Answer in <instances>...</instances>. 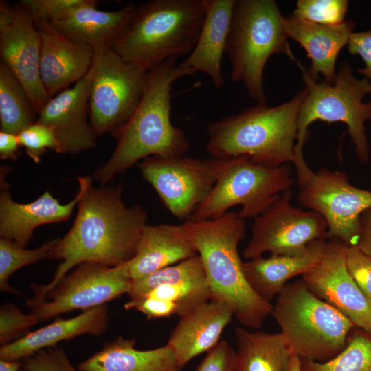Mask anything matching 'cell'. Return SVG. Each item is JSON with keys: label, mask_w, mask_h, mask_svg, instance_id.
<instances>
[{"label": "cell", "mask_w": 371, "mask_h": 371, "mask_svg": "<svg viewBox=\"0 0 371 371\" xmlns=\"http://www.w3.org/2000/svg\"><path fill=\"white\" fill-rule=\"evenodd\" d=\"M284 26L288 38L297 41L306 52L311 65L306 70L316 81L322 74L324 82H335L336 61L342 48L348 45L355 24L350 19L336 25H326L300 19L293 14L284 17Z\"/></svg>", "instance_id": "7402d4cb"}, {"label": "cell", "mask_w": 371, "mask_h": 371, "mask_svg": "<svg viewBox=\"0 0 371 371\" xmlns=\"http://www.w3.org/2000/svg\"><path fill=\"white\" fill-rule=\"evenodd\" d=\"M177 60V57L168 58L147 71L136 109L112 135L117 139L113 154L93 173L102 186L148 157H181L188 151L190 143L184 131L171 122V89L176 80L196 72Z\"/></svg>", "instance_id": "7a4b0ae2"}, {"label": "cell", "mask_w": 371, "mask_h": 371, "mask_svg": "<svg viewBox=\"0 0 371 371\" xmlns=\"http://www.w3.org/2000/svg\"><path fill=\"white\" fill-rule=\"evenodd\" d=\"M300 359V371H371V333L355 332L344 349L328 361Z\"/></svg>", "instance_id": "f546056e"}, {"label": "cell", "mask_w": 371, "mask_h": 371, "mask_svg": "<svg viewBox=\"0 0 371 371\" xmlns=\"http://www.w3.org/2000/svg\"><path fill=\"white\" fill-rule=\"evenodd\" d=\"M307 88L282 104L265 102L210 123L207 150L214 159L247 156L254 162L278 167L295 163L298 115Z\"/></svg>", "instance_id": "277c9868"}, {"label": "cell", "mask_w": 371, "mask_h": 371, "mask_svg": "<svg viewBox=\"0 0 371 371\" xmlns=\"http://www.w3.org/2000/svg\"><path fill=\"white\" fill-rule=\"evenodd\" d=\"M37 113L20 82L0 63V131L19 135L34 124Z\"/></svg>", "instance_id": "f1b7e54d"}, {"label": "cell", "mask_w": 371, "mask_h": 371, "mask_svg": "<svg viewBox=\"0 0 371 371\" xmlns=\"http://www.w3.org/2000/svg\"><path fill=\"white\" fill-rule=\"evenodd\" d=\"M298 66L308 91L298 115L295 167L306 164L302 148L307 139L308 128L315 120L328 123L341 122L346 124L357 157L362 164L368 163L370 146L364 124L371 121V102L363 103V98L370 93L369 82L366 78H357L346 61L341 63L332 85L324 81L316 82L302 65Z\"/></svg>", "instance_id": "ba28073f"}, {"label": "cell", "mask_w": 371, "mask_h": 371, "mask_svg": "<svg viewBox=\"0 0 371 371\" xmlns=\"http://www.w3.org/2000/svg\"><path fill=\"white\" fill-rule=\"evenodd\" d=\"M233 317L226 303L211 299L180 318L166 344L180 368L214 348Z\"/></svg>", "instance_id": "44dd1931"}, {"label": "cell", "mask_w": 371, "mask_h": 371, "mask_svg": "<svg viewBox=\"0 0 371 371\" xmlns=\"http://www.w3.org/2000/svg\"><path fill=\"white\" fill-rule=\"evenodd\" d=\"M146 295L175 302L178 307L177 315L180 318L211 300L207 280L181 281L163 284L155 288Z\"/></svg>", "instance_id": "d6a6232c"}, {"label": "cell", "mask_w": 371, "mask_h": 371, "mask_svg": "<svg viewBox=\"0 0 371 371\" xmlns=\"http://www.w3.org/2000/svg\"><path fill=\"white\" fill-rule=\"evenodd\" d=\"M41 37L32 16L19 3L0 1V56L26 91L38 115L49 100L40 77Z\"/></svg>", "instance_id": "9a60e30c"}, {"label": "cell", "mask_w": 371, "mask_h": 371, "mask_svg": "<svg viewBox=\"0 0 371 371\" xmlns=\"http://www.w3.org/2000/svg\"><path fill=\"white\" fill-rule=\"evenodd\" d=\"M21 146L25 148L27 155L36 164L47 150L58 153L59 147L52 130L47 126L36 122L22 131L19 135Z\"/></svg>", "instance_id": "8d00e7d4"}, {"label": "cell", "mask_w": 371, "mask_h": 371, "mask_svg": "<svg viewBox=\"0 0 371 371\" xmlns=\"http://www.w3.org/2000/svg\"><path fill=\"white\" fill-rule=\"evenodd\" d=\"M284 19L273 0H235L225 46L231 78L242 82L258 103L267 100L263 73L269 58L282 53L296 61Z\"/></svg>", "instance_id": "8992f818"}, {"label": "cell", "mask_w": 371, "mask_h": 371, "mask_svg": "<svg viewBox=\"0 0 371 371\" xmlns=\"http://www.w3.org/2000/svg\"><path fill=\"white\" fill-rule=\"evenodd\" d=\"M216 159V181L190 220L214 219L235 205L242 207L238 212L242 219L254 218L279 198L280 192L295 183L288 164L268 167L247 156Z\"/></svg>", "instance_id": "9c48e42d"}, {"label": "cell", "mask_w": 371, "mask_h": 371, "mask_svg": "<svg viewBox=\"0 0 371 371\" xmlns=\"http://www.w3.org/2000/svg\"><path fill=\"white\" fill-rule=\"evenodd\" d=\"M21 146L17 135L0 131L1 159H16Z\"/></svg>", "instance_id": "ee69618b"}, {"label": "cell", "mask_w": 371, "mask_h": 371, "mask_svg": "<svg viewBox=\"0 0 371 371\" xmlns=\"http://www.w3.org/2000/svg\"><path fill=\"white\" fill-rule=\"evenodd\" d=\"M126 310H137L148 319L169 317L177 314V305L170 300L148 295L130 299L124 305Z\"/></svg>", "instance_id": "ab89813d"}, {"label": "cell", "mask_w": 371, "mask_h": 371, "mask_svg": "<svg viewBox=\"0 0 371 371\" xmlns=\"http://www.w3.org/2000/svg\"><path fill=\"white\" fill-rule=\"evenodd\" d=\"M77 180L80 197L75 221L51 253L50 258L61 262L48 284H31L35 297H43L81 263L115 267L128 262L134 257L147 224V213L140 205H125L120 186L95 188L87 175Z\"/></svg>", "instance_id": "6da1fadb"}, {"label": "cell", "mask_w": 371, "mask_h": 371, "mask_svg": "<svg viewBox=\"0 0 371 371\" xmlns=\"http://www.w3.org/2000/svg\"><path fill=\"white\" fill-rule=\"evenodd\" d=\"M138 167L166 208L183 222L206 200L217 179L214 158L154 156L141 161Z\"/></svg>", "instance_id": "4fadbf2b"}, {"label": "cell", "mask_w": 371, "mask_h": 371, "mask_svg": "<svg viewBox=\"0 0 371 371\" xmlns=\"http://www.w3.org/2000/svg\"><path fill=\"white\" fill-rule=\"evenodd\" d=\"M109 319L106 304L84 311L71 318L57 317L51 324L1 346L0 359L20 361L41 350L56 346L60 341L80 335H102L108 330Z\"/></svg>", "instance_id": "603a6c76"}, {"label": "cell", "mask_w": 371, "mask_h": 371, "mask_svg": "<svg viewBox=\"0 0 371 371\" xmlns=\"http://www.w3.org/2000/svg\"><path fill=\"white\" fill-rule=\"evenodd\" d=\"M198 255L182 224H146L134 257L127 262L132 280Z\"/></svg>", "instance_id": "cb8c5ba5"}, {"label": "cell", "mask_w": 371, "mask_h": 371, "mask_svg": "<svg viewBox=\"0 0 371 371\" xmlns=\"http://www.w3.org/2000/svg\"><path fill=\"white\" fill-rule=\"evenodd\" d=\"M38 318L32 313L24 314L15 304L5 302L0 307V344H9L30 333Z\"/></svg>", "instance_id": "e575fe53"}, {"label": "cell", "mask_w": 371, "mask_h": 371, "mask_svg": "<svg viewBox=\"0 0 371 371\" xmlns=\"http://www.w3.org/2000/svg\"><path fill=\"white\" fill-rule=\"evenodd\" d=\"M205 19L195 47L180 64L202 71L218 89L224 85L221 71L223 53L235 0H203Z\"/></svg>", "instance_id": "484cf974"}, {"label": "cell", "mask_w": 371, "mask_h": 371, "mask_svg": "<svg viewBox=\"0 0 371 371\" xmlns=\"http://www.w3.org/2000/svg\"><path fill=\"white\" fill-rule=\"evenodd\" d=\"M133 280L127 262L109 267L83 262L67 273L42 297L26 302L31 313L44 322L74 310L87 311L128 293Z\"/></svg>", "instance_id": "7c38bea8"}, {"label": "cell", "mask_w": 371, "mask_h": 371, "mask_svg": "<svg viewBox=\"0 0 371 371\" xmlns=\"http://www.w3.org/2000/svg\"><path fill=\"white\" fill-rule=\"evenodd\" d=\"M236 350L226 341H219L200 363L196 371H235Z\"/></svg>", "instance_id": "60d3db41"}, {"label": "cell", "mask_w": 371, "mask_h": 371, "mask_svg": "<svg viewBox=\"0 0 371 371\" xmlns=\"http://www.w3.org/2000/svg\"><path fill=\"white\" fill-rule=\"evenodd\" d=\"M302 278L315 295L345 315L355 326L371 333V300L348 269L344 244L327 242L319 261Z\"/></svg>", "instance_id": "2e32d148"}, {"label": "cell", "mask_w": 371, "mask_h": 371, "mask_svg": "<svg viewBox=\"0 0 371 371\" xmlns=\"http://www.w3.org/2000/svg\"><path fill=\"white\" fill-rule=\"evenodd\" d=\"M89 111L97 136L113 135L129 120L142 98L147 71L112 49L95 52Z\"/></svg>", "instance_id": "30bf717a"}, {"label": "cell", "mask_w": 371, "mask_h": 371, "mask_svg": "<svg viewBox=\"0 0 371 371\" xmlns=\"http://www.w3.org/2000/svg\"><path fill=\"white\" fill-rule=\"evenodd\" d=\"M348 269L364 295L371 300V259L356 246H346Z\"/></svg>", "instance_id": "f35d334b"}, {"label": "cell", "mask_w": 371, "mask_h": 371, "mask_svg": "<svg viewBox=\"0 0 371 371\" xmlns=\"http://www.w3.org/2000/svg\"><path fill=\"white\" fill-rule=\"evenodd\" d=\"M326 240H317L296 254L259 256L243 262L245 278L254 291L270 302L279 295L291 278L303 275L313 268L322 257Z\"/></svg>", "instance_id": "d4e9b609"}, {"label": "cell", "mask_w": 371, "mask_h": 371, "mask_svg": "<svg viewBox=\"0 0 371 371\" xmlns=\"http://www.w3.org/2000/svg\"><path fill=\"white\" fill-rule=\"evenodd\" d=\"M36 27L41 37L40 77L52 98L86 76L95 52L46 27Z\"/></svg>", "instance_id": "ffe728a7"}, {"label": "cell", "mask_w": 371, "mask_h": 371, "mask_svg": "<svg viewBox=\"0 0 371 371\" xmlns=\"http://www.w3.org/2000/svg\"><path fill=\"white\" fill-rule=\"evenodd\" d=\"M235 371H289L293 355L281 333L235 330Z\"/></svg>", "instance_id": "83f0119b"}, {"label": "cell", "mask_w": 371, "mask_h": 371, "mask_svg": "<svg viewBox=\"0 0 371 371\" xmlns=\"http://www.w3.org/2000/svg\"><path fill=\"white\" fill-rule=\"evenodd\" d=\"M58 238L44 243L34 249H26L16 243L0 239V290L19 295L20 292L9 283L10 277L18 269L41 260L50 258L52 251Z\"/></svg>", "instance_id": "1f68e13d"}, {"label": "cell", "mask_w": 371, "mask_h": 371, "mask_svg": "<svg viewBox=\"0 0 371 371\" xmlns=\"http://www.w3.org/2000/svg\"><path fill=\"white\" fill-rule=\"evenodd\" d=\"M297 173L300 205L325 219L329 238L347 247L356 246L359 217L371 207V192L351 185L345 172L326 168L313 172L306 165L297 169Z\"/></svg>", "instance_id": "8fae6325"}, {"label": "cell", "mask_w": 371, "mask_h": 371, "mask_svg": "<svg viewBox=\"0 0 371 371\" xmlns=\"http://www.w3.org/2000/svg\"><path fill=\"white\" fill-rule=\"evenodd\" d=\"M0 180V236L26 247L34 230L38 227L68 220L80 197L78 190L69 203L61 204L46 190L32 202L14 201L5 180V169L1 168Z\"/></svg>", "instance_id": "d6986e66"}, {"label": "cell", "mask_w": 371, "mask_h": 371, "mask_svg": "<svg viewBox=\"0 0 371 371\" xmlns=\"http://www.w3.org/2000/svg\"><path fill=\"white\" fill-rule=\"evenodd\" d=\"M356 247L371 259V207L360 215L359 234Z\"/></svg>", "instance_id": "7bdbcfd3"}, {"label": "cell", "mask_w": 371, "mask_h": 371, "mask_svg": "<svg viewBox=\"0 0 371 371\" xmlns=\"http://www.w3.org/2000/svg\"><path fill=\"white\" fill-rule=\"evenodd\" d=\"M20 371H77L63 348L41 350L22 359Z\"/></svg>", "instance_id": "74e56055"}, {"label": "cell", "mask_w": 371, "mask_h": 371, "mask_svg": "<svg viewBox=\"0 0 371 371\" xmlns=\"http://www.w3.org/2000/svg\"><path fill=\"white\" fill-rule=\"evenodd\" d=\"M293 355L319 362L346 346L353 322L315 295L302 280L286 284L271 313Z\"/></svg>", "instance_id": "52a82bcc"}, {"label": "cell", "mask_w": 371, "mask_h": 371, "mask_svg": "<svg viewBox=\"0 0 371 371\" xmlns=\"http://www.w3.org/2000/svg\"><path fill=\"white\" fill-rule=\"evenodd\" d=\"M136 341L122 336L77 366L78 371H181L172 349L166 344L138 350Z\"/></svg>", "instance_id": "4316f807"}, {"label": "cell", "mask_w": 371, "mask_h": 371, "mask_svg": "<svg viewBox=\"0 0 371 371\" xmlns=\"http://www.w3.org/2000/svg\"><path fill=\"white\" fill-rule=\"evenodd\" d=\"M207 279L199 255L157 271L141 278L133 280L128 293L130 299L142 297L155 288L181 281H199Z\"/></svg>", "instance_id": "4dcf8cb0"}, {"label": "cell", "mask_w": 371, "mask_h": 371, "mask_svg": "<svg viewBox=\"0 0 371 371\" xmlns=\"http://www.w3.org/2000/svg\"><path fill=\"white\" fill-rule=\"evenodd\" d=\"M21 365L20 361L0 359V371H20Z\"/></svg>", "instance_id": "f6af8a7d"}, {"label": "cell", "mask_w": 371, "mask_h": 371, "mask_svg": "<svg viewBox=\"0 0 371 371\" xmlns=\"http://www.w3.org/2000/svg\"><path fill=\"white\" fill-rule=\"evenodd\" d=\"M348 8L347 0H299L293 15L313 23L336 25L346 20Z\"/></svg>", "instance_id": "836d02e7"}, {"label": "cell", "mask_w": 371, "mask_h": 371, "mask_svg": "<svg viewBox=\"0 0 371 371\" xmlns=\"http://www.w3.org/2000/svg\"><path fill=\"white\" fill-rule=\"evenodd\" d=\"M348 49L352 55H359L365 63L363 68L356 71L361 74L371 87V28L359 32H352L348 43ZM371 98V91L370 93Z\"/></svg>", "instance_id": "b9f144b4"}, {"label": "cell", "mask_w": 371, "mask_h": 371, "mask_svg": "<svg viewBox=\"0 0 371 371\" xmlns=\"http://www.w3.org/2000/svg\"><path fill=\"white\" fill-rule=\"evenodd\" d=\"M289 371H300V359L295 355H292Z\"/></svg>", "instance_id": "bcb514c9"}, {"label": "cell", "mask_w": 371, "mask_h": 371, "mask_svg": "<svg viewBox=\"0 0 371 371\" xmlns=\"http://www.w3.org/2000/svg\"><path fill=\"white\" fill-rule=\"evenodd\" d=\"M204 19L203 0H153L137 6L130 27L112 49L148 71L168 58L190 54Z\"/></svg>", "instance_id": "5b68a950"}, {"label": "cell", "mask_w": 371, "mask_h": 371, "mask_svg": "<svg viewBox=\"0 0 371 371\" xmlns=\"http://www.w3.org/2000/svg\"><path fill=\"white\" fill-rule=\"evenodd\" d=\"M89 0H21L36 25L57 21Z\"/></svg>", "instance_id": "d590c367"}, {"label": "cell", "mask_w": 371, "mask_h": 371, "mask_svg": "<svg viewBox=\"0 0 371 371\" xmlns=\"http://www.w3.org/2000/svg\"><path fill=\"white\" fill-rule=\"evenodd\" d=\"M203 262L211 299L226 303L243 326L260 328L273 305L260 297L247 282L238 245L245 236V220L238 212L182 224Z\"/></svg>", "instance_id": "3957f363"}, {"label": "cell", "mask_w": 371, "mask_h": 371, "mask_svg": "<svg viewBox=\"0 0 371 371\" xmlns=\"http://www.w3.org/2000/svg\"><path fill=\"white\" fill-rule=\"evenodd\" d=\"M292 190H285L262 213L254 218L251 236L243 256L254 259L265 252L296 254L308 245L329 238L328 225L317 212L304 211L291 204Z\"/></svg>", "instance_id": "5bb4252c"}, {"label": "cell", "mask_w": 371, "mask_h": 371, "mask_svg": "<svg viewBox=\"0 0 371 371\" xmlns=\"http://www.w3.org/2000/svg\"><path fill=\"white\" fill-rule=\"evenodd\" d=\"M97 5V1L89 0L65 17L36 26L46 27L94 52L112 49L130 27L137 6L130 3L116 11H102Z\"/></svg>", "instance_id": "ac0fdd59"}, {"label": "cell", "mask_w": 371, "mask_h": 371, "mask_svg": "<svg viewBox=\"0 0 371 371\" xmlns=\"http://www.w3.org/2000/svg\"><path fill=\"white\" fill-rule=\"evenodd\" d=\"M93 68L73 86L49 99L36 122L49 126L58 144V153L76 154L95 147L96 137L88 119Z\"/></svg>", "instance_id": "e0dca14e"}]
</instances>
